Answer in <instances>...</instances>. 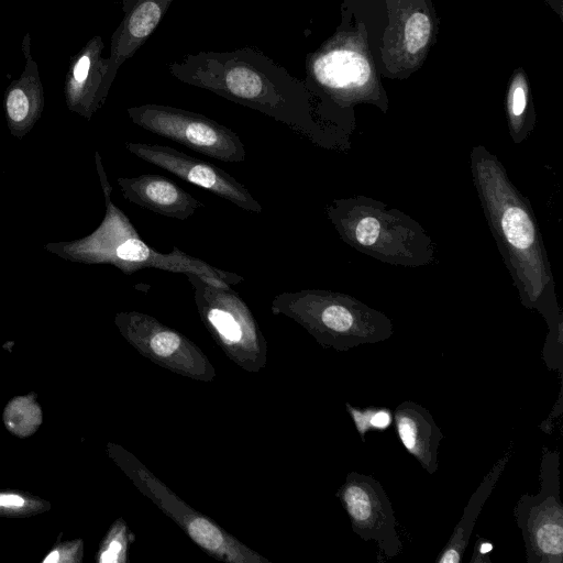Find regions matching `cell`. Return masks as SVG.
Here are the masks:
<instances>
[{
  "label": "cell",
  "mask_w": 563,
  "mask_h": 563,
  "mask_svg": "<svg viewBox=\"0 0 563 563\" xmlns=\"http://www.w3.org/2000/svg\"><path fill=\"white\" fill-rule=\"evenodd\" d=\"M470 158L485 219L520 302L538 310L547 321L549 332L543 355L559 358L563 351V318L547 250L529 200L515 187L497 156L485 146H474Z\"/></svg>",
  "instance_id": "obj_1"
},
{
  "label": "cell",
  "mask_w": 563,
  "mask_h": 563,
  "mask_svg": "<svg viewBox=\"0 0 563 563\" xmlns=\"http://www.w3.org/2000/svg\"><path fill=\"white\" fill-rule=\"evenodd\" d=\"M96 165L106 201V213L98 228L85 238L68 242H51L45 249L63 260L84 264H110L124 274L143 268L173 273H195L218 278L229 285L243 280L239 274L213 267L207 262L186 254L177 246L163 253L144 242L129 218L112 202V187L96 152Z\"/></svg>",
  "instance_id": "obj_2"
},
{
  "label": "cell",
  "mask_w": 563,
  "mask_h": 563,
  "mask_svg": "<svg viewBox=\"0 0 563 563\" xmlns=\"http://www.w3.org/2000/svg\"><path fill=\"white\" fill-rule=\"evenodd\" d=\"M325 213L340 238L380 262L420 267L434 260V244L412 218L395 208L355 196L332 200Z\"/></svg>",
  "instance_id": "obj_3"
},
{
  "label": "cell",
  "mask_w": 563,
  "mask_h": 563,
  "mask_svg": "<svg viewBox=\"0 0 563 563\" xmlns=\"http://www.w3.org/2000/svg\"><path fill=\"white\" fill-rule=\"evenodd\" d=\"M273 314L300 324L320 345L340 352L389 339L393 323L383 312L356 298L331 290L282 292L272 301Z\"/></svg>",
  "instance_id": "obj_4"
},
{
  "label": "cell",
  "mask_w": 563,
  "mask_h": 563,
  "mask_svg": "<svg viewBox=\"0 0 563 563\" xmlns=\"http://www.w3.org/2000/svg\"><path fill=\"white\" fill-rule=\"evenodd\" d=\"M198 314L223 353L241 368L257 373L267 364V341L249 306L231 285L195 273L185 274Z\"/></svg>",
  "instance_id": "obj_5"
},
{
  "label": "cell",
  "mask_w": 563,
  "mask_h": 563,
  "mask_svg": "<svg viewBox=\"0 0 563 563\" xmlns=\"http://www.w3.org/2000/svg\"><path fill=\"white\" fill-rule=\"evenodd\" d=\"M121 457L122 468L140 492L207 554L227 563H269V560L240 542L212 519L191 508L133 455L125 453Z\"/></svg>",
  "instance_id": "obj_6"
},
{
  "label": "cell",
  "mask_w": 563,
  "mask_h": 563,
  "mask_svg": "<svg viewBox=\"0 0 563 563\" xmlns=\"http://www.w3.org/2000/svg\"><path fill=\"white\" fill-rule=\"evenodd\" d=\"M559 466V452L543 448L540 489L537 494H523L514 509L528 563L563 562V505Z\"/></svg>",
  "instance_id": "obj_7"
},
{
  "label": "cell",
  "mask_w": 563,
  "mask_h": 563,
  "mask_svg": "<svg viewBox=\"0 0 563 563\" xmlns=\"http://www.w3.org/2000/svg\"><path fill=\"white\" fill-rule=\"evenodd\" d=\"M115 324L126 341L153 363L196 380L216 378V368L202 350L156 318L140 311L120 312Z\"/></svg>",
  "instance_id": "obj_8"
},
{
  "label": "cell",
  "mask_w": 563,
  "mask_h": 563,
  "mask_svg": "<svg viewBox=\"0 0 563 563\" xmlns=\"http://www.w3.org/2000/svg\"><path fill=\"white\" fill-rule=\"evenodd\" d=\"M129 113L141 128L197 153L225 163L245 161V147L239 135L208 118L155 106L132 109Z\"/></svg>",
  "instance_id": "obj_9"
},
{
  "label": "cell",
  "mask_w": 563,
  "mask_h": 563,
  "mask_svg": "<svg viewBox=\"0 0 563 563\" xmlns=\"http://www.w3.org/2000/svg\"><path fill=\"white\" fill-rule=\"evenodd\" d=\"M352 530L364 541L374 540L386 559L397 556L402 543L391 503L382 484L371 475L350 472L336 492Z\"/></svg>",
  "instance_id": "obj_10"
},
{
  "label": "cell",
  "mask_w": 563,
  "mask_h": 563,
  "mask_svg": "<svg viewBox=\"0 0 563 563\" xmlns=\"http://www.w3.org/2000/svg\"><path fill=\"white\" fill-rule=\"evenodd\" d=\"M125 148L136 157L158 166L180 179L201 187L236 207L261 213V203L247 188L225 170L192 157L172 146L126 142Z\"/></svg>",
  "instance_id": "obj_11"
},
{
  "label": "cell",
  "mask_w": 563,
  "mask_h": 563,
  "mask_svg": "<svg viewBox=\"0 0 563 563\" xmlns=\"http://www.w3.org/2000/svg\"><path fill=\"white\" fill-rule=\"evenodd\" d=\"M318 81L347 102H371L386 111L382 90L368 54L356 43H346L318 57L313 65Z\"/></svg>",
  "instance_id": "obj_12"
},
{
  "label": "cell",
  "mask_w": 563,
  "mask_h": 563,
  "mask_svg": "<svg viewBox=\"0 0 563 563\" xmlns=\"http://www.w3.org/2000/svg\"><path fill=\"white\" fill-rule=\"evenodd\" d=\"M21 51L25 59L23 71L4 92L7 125L11 135L20 140L34 128L44 109V87L31 54L29 33L23 36Z\"/></svg>",
  "instance_id": "obj_13"
},
{
  "label": "cell",
  "mask_w": 563,
  "mask_h": 563,
  "mask_svg": "<svg viewBox=\"0 0 563 563\" xmlns=\"http://www.w3.org/2000/svg\"><path fill=\"white\" fill-rule=\"evenodd\" d=\"M117 183L126 200L164 217L186 220L202 207L198 199L162 175L119 177Z\"/></svg>",
  "instance_id": "obj_14"
},
{
  "label": "cell",
  "mask_w": 563,
  "mask_h": 563,
  "mask_svg": "<svg viewBox=\"0 0 563 563\" xmlns=\"http://www.w3.org/2000/svg\"><path fill=\"white\" fill-rule=\"evenodd\" d=\"M102 43L91 38L70 62L64 82V95L69 111L91 119L100 107L104 91L101 88L102 63L99 58Z\"/></svg>",
  "instance_id": "obj_15"
},
{
  "label": "cell",
  "mask_w": 563,
  "mask_h": 563,
  "mask_svg": "<svg viewBox=\"0 0 563 563\" xmlns=\"http://www.w3.org/2000/svg\"><path fill=\"white\" fill-rule=\"evenodd\" d=\"M394 420L405 449L429 474L435 473L443 434L431 412L415 401L406 400L396 407Z\"/></svg>",
  "instance_id": "obj_16"
},
{
  "label": "cell",
  "mask_w": 563,
  "mask_h": 563,
  "mask_svg": "<svg viewBox=\"0 0 563 563\" xmlns=\"http://www.w3.org/2000/svg\"><path fill=\"white\" fill-rule=\"evenodd\" d=\"M396 35L388 41L385 59H396L399 65L415 67L422 59L433 34V22L422 8L405 9L397 15Z\"/></svg>",
  "instance_id": "obj_17"
},
{
  "label": "cell",
  "mask_w": 563,
  "mask_h": 563,
  "mask_svg": "<svg viewBox=\"0 0 563 563\" xmlns=\"http://www.w3.org/2000/svg\"><path fill=\"white\" fill-rule=\"evenodd\" d=\"M510 455L511 451L509 450L494 464L492 470L478 485L477 489L474 492L464 508L463 515L455 526L449 541L439 553V556L435 560L437 563H460L462 561L477 517L485 501L493 493V489L504 472Z\"/></svg>",
  "instance_id": "obj_18"
},
{
  "label": "cell",
  "mask_w": 563,
  "mask_h": 563,
  "mask_svg": "<svg viewBox=\"0 0 563 563\" xmlns=\"http://www.w3.org/2000/svg\"><path fill=\"white\" fill-rule=\"evenodd\" d=\"M506 111L508 129L515 144L523 142L536 125V112L531 101L529 82L525 73L517 69L509 82Z\"/></svg>",
  "instance_id": "obj_19"
},
{
  "label": "cell",
  "mask_w": 563,
  "mask_h": 563,
  "mask_svg": "<svg viewBox=\"0 0 563 563\" xmlns=\"http://www.w3.org/2000/svg\"><path fill=\"white\" fill-rule=\"evenodd\" d=\"M225 87L233 97L258 103L265 93L260 76L246 68L230 70L225 76Z\"/></svg>",
  "instance_id": "obj_20"
},
{
  "label": "cell",
  "mask_w": 563,
  "mask_h": 563,
  "mask_svg": "<svg viewBox=\"0 0 563 563\" xmlns=\"http://www.w3.org/2000/svg\"><path fill=\"white\" fill-rule=\"evenodd\" d=\"M159 18L161 9L156 2H143L132 12L128 22V31L133 37H145L154 30Z\"/></svg>",
  "instance_id": "obj_21"
},
{
  "label": "cell",
  "mask_w": 563,
  "mask_h": 563,
  "mask_svg": "<svg viewBox=\"0 0 563 563\" xmlns=\"http://www.w3.org/2000/svg\"><path fill=\"white\" fill-rule=\"evenodd\" d=\"M129 530H126L125 526L120 527L119 533L111 539L108 544L107 550H104L100 555V562L102 563H113L120 561V555H125L126 547L129 544V540H134V536L132 533L128 534Z\"/></svg>",
  "instance_id": "obj_22"
},
{
  "label": "cell",
  "mask_w": 563,
  "mask_h": 563,
  "mask_svg": "<svg viewBox=\"0 0 563 563\" xmlns=\"http://www.w3.org/2000/svg\"><path fill=\"white\" fill-rule=\"evenodd\" d=\"M346 409L355 424V428L361 437V440L365 441V433L372 429L371 418L375 411V407H368L365 409H358L346 402Z\"/></svg>",
  "instance_id": "obj_23"
},
{
  "label": "cell",
  "mask_w": 563,
  "mask_h": 563,
  "mask_svg": "<svg viewBox=\"0 0 563 563\" xmlns=\"http://www.w3.org/2000/svg\"><path fill=\"white\" fill-rule=\"evenodd\" d=\"M494 549V544L488 540L478 536L474 548L473 555L470 560L471 563H492L489 553Z\"/></svg>",
  "instance_id": "obj_24"
},
{
  "label": "cell",
  "mask_w": 563,
  "mask_h": 563,
  "mask_svg": "<svg viewBox=\"0 0 563 563\" xmlns=\"http://www.w3.org/2000/svg\"><path fill=\"white\" fill-rule=\"evenodd\" d=\"M391 422V413L386 408H376L371 418V428L385 430Z\"/></svg>",
  "instance_id": "obj_25"
},
{
  "label": "cell",
  "mask_w": 563,
  "mask_h": 563,
  "mask_svg": "<svg viewBox=\"0 0 563 563\" xmlns=\"http://www.w3.org/2000/svg\"><path fill=\"white\" fill-rule=\"evenodd\" d=\"M24 504V499L18 495H0V506L20 507Z\"/></svg>",
  "instance_id": "obj_26"
},
{
  "label": "cell",
  "mask_w": 563,
  "mask_h": 563,
  "mask_svg": "<svg viewBox=\"0 0 563 563\" xmlns=\"http://www.w3.org/2000/svg\"><path fill=\"white\" fill-rule=\"evenodd\" d=\"M551 8L562 18V0H547Z\"/></svg>",
  "instance_id": "obj_27"
},
{
  "label": "cell",
  "mask_w": 563,
  "mask_h": 563,
  "mask_svg": "<svg viewBox=\"0 0 563 563\" xmlns=\"http://www.w3.org/2000/svg\"><path fill=\"white\" fill-rule=\"evenodd\" d=\"M57 561H58L57 552H52L51 554H48V556L46 559H44V563H55Z\"/></svg>",
  "instance_id": "obj_28"
},
{
  "label": "cell",
  "mask_w": 563,
  "mask_h": 563,
  "mask_svg": "<svg viewBox=\"0 0 563 563\" xmlns=\"http://www.w3.org/2000/svg\"><path fill=\"white\" fill-rule=\"evenodd\" d=\"M0 174H1V170H0Z\"/></svg>",
  "instance_id": "obj_29"
}]
</instances>
